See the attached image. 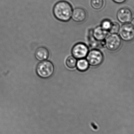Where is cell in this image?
Wrapping results in <instances>:
<instances>
[{
    "instance_id": "cell-1",
    "label": "cell",
    "mask_w": 134,
    "mask_h": 134,
    "mask_svg": "<svg viewBox=\"0 0 134 134\" xmlns=\"http://www.w3.org/2000/svg\"><path fill=\"white\" fill-rule=\"evenodd\" d=\"M71 5L69 2L61 1L57 2L53 8V13L55 16L59 20L68 21L70 20L72 15Z\"/></svg>"
},
{
    "instance_id": "cell-2",
    "label": "cell",
    "mask_w": 134,
    "mask_h": 134,
    "mask_svg": "<svg viewBox=\"0 0 134 134\" xmlns=\"http://www.w3.org/2000/svg\"><path fill=\"white\" fill-rule=\"evenodd\" d=\"M37 72L40 77L47 79L52 75L54 73V67L50 61H42L37 67Z\"/></svg>"
},
{
    "instance_id": "cell-3",
    "label": "cell",
    "mask_w": 134,
    "mask_h": 134,
    "mask_svg": "<svg viewBox=\"0 0 134 134\" xmlns=\"http://www.w3.org/2000/svg\"><path fill=\"white\" fill-rule=\"evenodd\" d=\"M87 56V60L88 63L92 66H99L102 63L104 59L102 53L96 49L91 50Z\"/></svg>"
},
{
    "instance_id": "cell-4",
    "label": "cell",
    "mask_w": 134,
    "mask_h": 134,
    "mask_svg": "<svg viewBox=\"0 0 134 134\" xmlns=\"http://www.w3.org/2000/svg\"><path fill=\"white\" fill-rule=\"evenodd\" d=\"M121 38L126 41H130L134 38V27L131 24H125L120 29Z\"/></svg>"
},
{
    "instance_id": "cell-5",
    "label": "cell",
    "mask_w": 134,
    "mask_h": 134,
    "mask_svg": "<svg viewBox=\"0 0 134 134\" xmlns=\"http://www.w3.org/2000/svg\"><path fill=\"white\" fill-rule=\"evenodd\" d=\"M105 45L109 50L112 51H116L121 46V39L117 35L112 34L107 38Z\"/></svg>"
},
{
    "instance_id": "cell-6",
    "label": "cell",
    "mask_w": 134,
    "mask_h": 134,
    "mask_svg": "<svg viewBox=\"0 0 134 134\" xmlns=\"http://www.w3.org/2000/svg\"><path fill=\"white\" fill-rule=\"evenodd\" d=\"M73 56L77 59H82L87 55L88 48L87 46L83 43H78L72 48V51Z\"/></svg>"
},
{
    "instance_id": "cell-7",
    "label": "cell",
    "mask_w": 134,
    "mask_h": 134,
    "mask_svg": "<svg viewBox=\"0 0 134 134\" xmlns=\"http://www.w3.org/2000/svg\"><path fill=\"white\" fill-rule=\"evenodd\" d=\"M132 17L133 13L128 8H122L118 11L117 13L118 20L122 23H127L130 22Z\"/></svg>"
},
{
    "instance_id": "cell-8",
    "label": "cell",
    "mask_w": 134,
    "mask_h": 134,
    "mask_svg": "<svg viewBox=\"0 0 134 134\" xmlns=\"http://www.w3.org/2000/svg\"><path fill=\"white\" fill-rule=\"evenodd\" d=\"M86 11L82 8H76L73 10L72 15V19L76 22H82L86 18Z\"/></svg>"
},
{
    "instance_id": "cell-9",
    "label": "cell",
    "mask_w": 134,
    "mask_h": 134,
    "mask_svg": "<svg viewBox=\"0 0 134 134\" xmlns=\"http://www.w3.org/2000/svg\"><path fill=\"white\" fill-rule=\"evenodd\" d=\"M49 56V52L44 47H40L35 51V57L38 61H43L48 59Z\"/></svg>"
},
{
    "instance_id": "cell-10",
    "label": "cell",
    "mask_w": 134,
    "mask_h": 134,
    "mask_svg": "<svg viewBox=\"0 0 134 134\" xmlns=\"http://www.w3.org/2000/svg\"><path fill=\"white\" fill-rule=\"evenodd\" d=\"M108 32L101 26L98 27L94 29L93 35L94 38L98 41H102L107 37Z\"/></svg>"
},
{
    "instance_id": "cell-11",
    "label": "cell",
    "mask_w": 134,
    "mask_h": 134,
    "mask_svg": "<svg viewBox=\"0 0 134 134\" xmlns=\"http://www.w3.org/2000/svg\"><path fill=\"white\" fill-rule=\"evenodd\" d=\"M76 66L78 70L81 71H86L89 67V64L87 60L85 59H80L77 61Z\"/></svg>"
},
{
    "instance_id": "cell-12",
    "label": "cell",
    "mask_w": 134,
    "mask_h": 134,
    "mask_svg": "<svg viewBox=\"0 0 134 134\" xmlns=\"http://www.w3.org/2000/svg\"><path fill=\"white\" fill-rule=\"evenodd\" d=\"M77 62L76 58L73 56H70L67 58L66 64L69 68L73 69L76 66Z\"/></svg>"
},
{
    "instance_id": "cell-13",
    "label": "cell",
    "mask_w": 134,
    "mask_h": 134,
    "mask_svg": "<svg viewBox=\"0 0 134 134\" xmlns=\"http://www.w3.org/2000/svg\"><path fill=\"white\" fill-rule=\"evenodd\" d=\"M104 4L103 0H91V5L94 9H100L103 7Z\"/></svg>"
},
{
    "instance_id": "cell-14",
    "label": "cell",
    "mask_w": 134,
    "mask_h": 134,
    "mask_svg": "<svg viewBox=\"0 0 134 134\" xmlns=\"http://www.w3.org/2000/svg\"><path fill=\"white\" fill-rule=\"evenodd\" d=\"M120 29V26L119 24L115 22L111 24V27L109 30L111 34H116L119 31Z\"/></svg>"
},
{
    "instance_id": "cell-15",
    "label": "cell",
    "mask_w": 134,
    "mask_h": 134,
    "mask_svg": "<svg viewBox=\"0 0 134 134\" xmlns=\"http://www.w3.org/2000/svg\"><path fill=\"white\" fill-rule=\"evenodd\" d=\"M111 23L109 20H104L103 21L102 23L101 27L106 30H109L111 27Z\"/></svg>"
},
{
    "instance_id": "cell-16",
    "label": "cell",
    "mask_w": 134,
    "mask_h": 134,
    "mask_svg": "<svg viewBox=\"0 0 134 134\" xmlns=\"http://www.w3.org/2000/svg\"><path fill=\"white\" fill-rule=\"evenodd\" d=\"M113 1L118 4H121L125 2L126 0H113Z\"/></svg>"
},
{
    "instance_id": "cell-17",
    "label": "cell",
    "mask_w": 134,
    "mask_h": 134,
    "mask_svg": "<svg viewBox=\"0 0 134 134\" xmlns=\"http://www.w3.org/2000/svg\"><path fill=\"white\" fill-rule=\"evenodd\" d=\"M131 20V24L134 27V18L132 19V20Z\"/></svg>"
}]
</instances>
